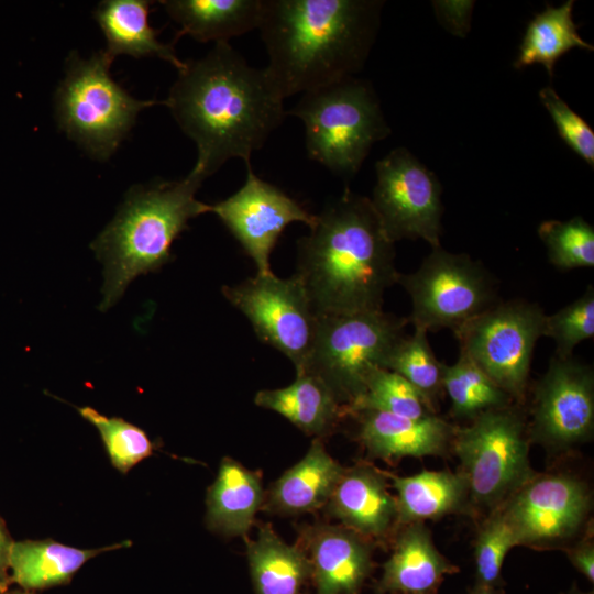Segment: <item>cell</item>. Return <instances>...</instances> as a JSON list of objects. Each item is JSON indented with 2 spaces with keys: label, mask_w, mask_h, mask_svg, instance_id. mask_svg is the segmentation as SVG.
Returning <instances> with one entry per match:
<instances>
[{
  "label": "cell",
  "mask_w": 594,
  "mask_h": 594,
  "mask_svg": "<svg viewBox=\"0 0 594 594\" xmlns=\"http://www.w3.org/2000/svg\"><path fill=\"white\" fill-rule=\"evenodd\" d=\"M167 106L183 132L197 146L191 174L205 180L227 161L251 165L282 124L286 110L264 68L251 66L229 43H215L202 57L178 70Z\"/></svg>",
  "instance_id": "obj_1"
},
{
  "label": "cell",
  "mask_w": 594,
  "mask_h": 594,
  "mask_svg": "<svg viewBox=\"0 0 594 594\" xmlns=\"http://www.w3.org/2000/svg\"><path fill=\"white\" fill-rule=\"evenodd\" d=\"M382 3L262 0L264 69L282 98L354 77L375 41Z\"/></svg>",
  "instance_id": "obj_2"
},
{
  "label": "cell",
  "mask_w": 594,
  "mask_h": 594,
  "mask_svg": "<svg viewBox=\"0 0 594 594\" xmlns=\"http://www.w3.org/2000/svg\"><path fill=\"white\" fill-rule=\"evenodd\" d=\"M317 315L382 310L397 283L394 243L370 198L350 189L316 215L297 242V271Z\"/></svg>",
  "instance_id": "obj_3"
},
{
  "label": "cell",
  "mask_w": 594,
  "mask_h": 594,
  "mask_svg": "<svg viewBox=\"0 0 594 594\" xmlns=\"http://www.w3.org/2000/svg\"><path fill=\"white\" fill-rule=\"evenodd\" d=\"M199 177L134 185L113 220L91 243L105 266L101 310L113 306L139 275L160 270L170 262L175 239L188 221L210 212L211 205L199 201Z\"/></svg>",
  "instance_id": "obj_4"
},
{
  "label": "cell",
  "mask_w": 594,
  "mask_h": 594,
  "mask_svg": "<svg viewBox=\"0 0 594 594\" xmlns=\"http://www.w3.org/2000/svg\"><path fill=\"white\" fill-rule=\"evenodd\" d=\"M288 114L304 123L308 157L345 179L359 172L373 144L389 134L374 90L355 77L304 92Z\"/></svg>",
  "instance_id": "obj_5"
},
{
  "label": "cell",
  "mask_w": 594,
  "mask_h": 594,
  "mask_svg": "<svg viewBox=\"0 0 594 594\" xmlns=\"http://www.w3.org/2000/svg\"><path fill=\"white\" fill-rule=\"evenodd\" d=\"M112 61L105 51L86 59L72 52L55 99L59 128L99 161L116 152L143 109L165 105L133 98L112 79Z\"/></svg>",
  "instance_id": "obj_6"
},
{
  "label": "cell",
  "mask_w": 594,
  "mask_h": 594,
  "mask_svg": "<svg viewBox=\"0 0 594 594\" xmlns=\"http://www.w3.org/2000/svg\"><path fill=\"white\" fill-rule=\"evenodd\" d=\"M407 323V318L383 310L318 315L312 346L301 373L322 381L346 408L363 393L371 374L384 369Z\"/></svg>",
  "instance_id": "obj_7"
},
{
  "label": "cell",
  "mask_w": 594,
  "mask_h": 594,
  "mask_svg": "<svg viewBox=\"0 0 594 594\" xmlns=\"http://www.w3.org/2000/svg\"><path fill=\"white\" fill-rule=\"evenodd\" d=\"M452 446L469 497L480 506L499 508L536 475L528 459L524 419L509 405L486 410L469 426L455 428Z\"/></svg>",
  "instance_id": "obj_8"
},
{
  "label": "cell",
  "mask_w": 594,
  "mask_h": 594,
  "mask_svg": "<svg viewBox=\"0 0 594 594\" xmlns=\"http://www.w3.org/2000/svg\"><path fill=\"white\" fill-rule=\"evenodd\" d=\"M397 283L411 299L408 322L427 332H455L496 304L493 277L481 263L441 245L432 248L416 272L399 274Z\"/></svg>",
  "instance_id": "obj_9"
},
{
  "label": "cell",
  "mask_w": 594,
  "mask_h": 594,
  "mask_svg": "<svg viewBox=\"0 0 594 594\" xmlns=\"http://www.w3.org/2000/svg\"><path fill=\"white\" fill-rule=\"evenodd\" d=\"M546 314L525 300L495 304L454 332L470 358L510 398H525L535 345Z\"/></svg>",
  "instance_id": "obj_10"
},
{
  "label": "cell",
  "mask_w": 594,
  "mask_h": 594,
  "mask_svg": "<svg viewBox=\"0 0 594 594\" xmlns=\"http://www.w3.org/2000/svg\"><path fill=\"white\" fill-rule=\"evenodd\" d=\"M222 294L248 318L260 341L289 359L296 374L304 371L318 315L296 273L286 278L274 273L256 274L232 286H223Z\"/></svg>",
  "instance_id": "obj_11"
},
{
  "label": "cell",
  "mask_w": 594,
  "mask_h": 594,
  "mask_svg": "<svg viewBox=\"0 0 594 594\" xmlns=\"http://www.w3.org/2000/svg\"><path fill=\"white\" fill-rule=\"evenodd\" d=\"M376 184L370 199L393 242L422 239L440 246L441 185L408 150L397 147L376 162Z\"/></svg>",
  "instance_id": "obj_12"
},
{
  "label": "cell",
  "mask_w": 594,
  "mask_h": 594,
  "mask_svg": "<svg viewBox=\"0 0 594 594\" xmlns=\"http://www.w3.org/2000/svg\"><path fill=\"white\" fill-rule=\"evenodd\" d=\"M210 212L216 213L253 260L258 275L273 273L270 257L287 226L302 222L311 227L316 220V215L297 200L257 177L251 165H246L242 187L211 205Z\"/></svg>",
  "instance_id": "obj_13"
},
{
  "label": "cell",
  "mask_w": 594,
  "mask_h": 594,
  "mask_svg": "<svg viewBox=\"0 0 594 594\" xmlns=\"http://www.w3.org/2000/svg\"><path fill=\"white\" fill-rule=\"evenodd\" d=\"M518 546L549 547L575 536L591 508L587 487L569 475L534 476L499 507Z\"/></svg>",
  "instance_id": "obj_14"
},
{
  "label": "cell",
  "mask_w": 594,
  "mask_h": 594,
  "mask_svg": "<svg viewBox=\"0 0 594 594\" xmlns=\"http://www.w3.org/2000/svg\"><path fill=\"white\" fill-rule=\"evenodd\" d=\"M594 429L593 369L570 356H553L535 386L532 436L554 448L588 439Z\"/></svg>",
  "instance_id": "obj_15"
},
{
  "label": "cell",
  "mask_w": 594,
  "mask_h": 594,
  "mask_svg": "<svg viewBox=\"0 0 594 594\" xmlns=\"http://www.w3.org/2000/svg\"><path fill=\"white\" fill-rule=\"evenodd\" d=\"M359 437L380 459L442 455L452 444L455 428L437 415L411 419L381 411H361Z\"/></svg>",
  "instance_id": "obj_16"
},
{
  "label": "cell",
  "mask_w": 594,
  "mask_h": 594,
  "mask_svg": "<svg viewBox=\"0 0 594 594\" xmlns=\"http://www.w3.org/2000/svg\"><path fill=\"white\" fill-rule=\"evenodd\" d=\"M328 502L329 512L360 536L381 537L397 519L396 498L366 466L344 471Z\"/></svg>",
  "instance_id": "obj_17"
},
{
  "label": "cell",
  "mask_w": 594,
  "mask_h": 594,
  "mask_svg": "<svg viewBox=\"0 0 594 594\" xmlns=\"http://www.w3.org/2000/svg\"><path fill=\"white\" fill-rule=\"evenodd\" d=\"M318 594H358L371 571L367 542L351 529H319L310 543Z\"/></svg>",
  "instance_id": "obj_18"
},
{
  "label": "cell",
  "mask_w": 594,
  "mask_h": 594,
  "mask_svg": "<svg viewBox=\"0 0 594 594\" xmlns=\"http://www.w3.org/2000/svg\"><path fill=\"white\" fill-rule=\"evenodd\" d=\"M459 569L436 548L424 522L410 524L384 564L380 590L403 594H435L447 574Z\"/></svg>",
  "instance_id": "obj_19"
},
{
  "label": "cell",
  "mask_w": 594,
  "mask_h": 594,
  "mask_svg": "<svg viewBox=\"0 0 594 594\" xmlns=\"http://www.w3.org/2000/svg\"><path fill=\"white\" fill-rule=\"evenodd\" d=\"M146 0H105L94 12L106 41V54L114 59L127 54L135 58L157 57L170 63L177 70L185 67L175 53L174 42L158 40L160 31L148 23L150 7Z\"/></svg>",
  "instance_id": "obj_20"
},
{
  "label": "cell",
  "mask_w": 594,
  "mask_h": 594,
  "mask_svg": "<svg viewBox=\"0 0 594 594\" xmlns=\"http://www.w3.org/2000/svg\"><path fill=\"white\" fill-rule=\"evenodd\" d=\"M160 3L179 25L174 40L189 35L198 42H229L258 28L262 0H164Z\"/></svg>",
  "instance_id": "obj_21"
},
{
  "label": "cell",
  "mask_w": 594,
  "mask_h": 594,
  "mask_svg": "<svg viewBox=\"0 0 594 594\" xmlns=\"http://www.w3.org/2000/svg\"><path fill=\"white\" fill-rule=\"evenodd\" d=\"M128 546L130 542L124 541L103 548L79 549L51 539L13 541L10 580L25 591L65 584L89 559Z\"/></svg>",
  "instance_id": "obj_22"
},
{
  "label": "cell",
  "mask_w": 594,
  "mask_h": 594,
  "mask_svg": "<svg viewBox=\"0 0 594 594\" xmlns=\"http://www.w3.org/2000/svg\"><path fill=\"white\" fill-rule=\"evenodd\" d=\"M344 470L314 440L306 455L272 486L268 506L284 514H300L329 501Z\"/></svg>",
  "instance_id": "obj_23"
},
{
  "label": "cell",
  "mask_w": 594,
  "mask_h": 594,
  "mask_svg": "<svg viewBox=\"0 0 594 594\" xmlns=\"http://www.w3.org/2000/svg\"><path fill=\"white\" fill-rule=\"evenodd\" d=\"M262 502L258 475L224 458L207 494L208 527L227 536H244Z\"/></svg>",
  "instance_id": "obj_24"
},
{
  "label": "cell",
  "mask_w": 594,
  "mask_h": 594,
  "mask_svg": "<svg viewBox=\"0 0 594 594\" xmlns=\"http://www.w3.org/2000/svg\"><path fill=\"white\" fill-rule=\"evenodd\" d=\"M256 406L273 410L308 435H323L345 414V408L318 377L297 374L288 386L262 389L254 397Z\"/></svg>",
  "instance_id": "obj_25"
},
{
  "label": "cell",
  "mask_w": 594,
  "mask_h": 594,
  "mask_svg": "<svg viewBox=\"0 0 594 594\" xmlns=\"http://www.w3.org/2000/svg\"><path fill=\"white\" fill-rule=\"evenodd\" d=\"M397 519L406 525L440 518L463 508L469 498L461 473L421 471L410 476H393Z\"/></svg>",
  "instance_id": "obj_26"
},
{
  "label": "cell",
  "mask_w": 594,
  "mask_h": 594,
  "mask_svg": "<svg viewBox=\"0 0 594 594\" xmlns=\"http://www.w3.org/2000/svg\"><path fill=\"white\" fill-rule=\"evenodd\" d=\"M248 560L256 594H300L311 575L309 559L267 525L248 543Z\"/></svg>",
  "instance_id": "obj_27"
},
{
  "label": "cell",
  "mask_w": 594,
  "mask_h": 594,
  "mask_svg": "<svg viewBox=\"0 0 594 594\" xmlns=\"http://www.w3.org/2000/svg\"><path fill=\"white\" fill-rule=\"evenodd\" d=\"M574 1L569 0L560 7L547 6L529 22L518 56L514 63L517 69L532 64H541L550 77L557 61L574 47L593 51L578 33L572 18Z\"/></svg>",
  "instance_id": "obj_28"
},
{
  "label": "cell",
  "mask_w": 594,
  "mask_h": 594,
  "mask_svg": "<svg viewBox=\"0 0 594 594\" xmlns=\"http://www.w3.org/2000/svg\"><path fill=\"white\" fill-rule=\"evenodd\" d=\"M442 388L455 417L474 419L480 414L509 405L510 396L470 358L460 353L451 365L442 364Z\"/></svg>",
  "instance_id": "obj_29"
},
{
  "label": "cell",
  "mask_w": 594,
  "mask_h": 594,
  "mask_svg": "<svg viewBox=\"0 0 594 594\" xmlns=\"http://www.w3.org/2000/svg\"><path fill=\"white\" fill-rule=\"evenodd\" d=\"M381 411L411 419L436 415L422 395L397 373L377 369L369 377L363 393L345 408L348 414Z\"/></svg>",
  "instance_id": "obj_30"
},
{
  "label": "cell",
  "mask_w": 594,
  "mask_h": 594,
  "mask_svg": "<svg viewBox=\"0 0 594 594\" xmlns=\"http://www.w3.org/2000/svg\"><path fill=\"white\" fill-rule=\"evenodd\" d=\"M442 364L429 345L427 331L415 329L404 334L389 352L384 369L393 371L411 384L436 413L442 388Z\"/></svg>",
  "instance_id": "obj_31"
},
{
  "label": "cell",
  "mask_w": 594,
  "mask_h": 594,
  "mask_svg": "<svg viewBox=\"0 0 594 594\" xmlns=\"http://www.w3.org/2000/svg\"><path fill=\"white\" fill-rule=\"evenodd\" d=\"M538 235L556 267L569 271L594 266V228L581 216L566 221H543Z\"/></svg>",
  "instance_id": "obj_32"
},
{
  "label": "cell",
  "mask_w": 594,
  "mask_h": 594,
  "mask_svg": "<svg viewBox=\"0 0 594 594\" xmlns=\"http://www.w3.org/2000/svg\"><path fill=\"white\" fill-rule=\"evenodd\" d=\"M77 410L96 427L112 465L122 474L153 453L154 444L140 427L120 417L105 416L89 406Z\"/></svg>",
  "instance_id": "obj_33"
},
{
  "label": "cell",
  "mask_w": 594,
  "mask_h": 594,
  "mask_svg": "<svg viewBox=\"0 0 594 594\" xmlns=\"http://www.w3.org/2000/svg\"><path fill=\"white\" fill-rule=\"evenodd\" d=\"M542 336L556 343L554 356L568 359L574 348L594 336V288L587 286L578 299L552 315H546Z\"/></svg>",
  "instance_id": "obj_34"
},
{
  "label": "cell",
  "mask_w": 594,
  "mask_h": 594,
  "mask_svg": "<svg viewBox=\"0 0 594 594\" xmlns=\"http://www.w3.org/2000/svg\"><path fill=\"white\" fill-rule=\"evenodd\" d=\"M518 546L516 534L501 508L485 521L475 541L476 586L494 588L508 551Z\"/></svg>",
  "instance_id": "obj_35"
},
{
  "label": "cell",
  "mask_w": 594,
  "mask_h": 594,
  "mask_svg": "<svg viewBox=\"0 0 594 594\" xmlns=\"http://www.w3.org/2000/svg\"><path fill=\"white\" fill-rule=\"evenodd\" d=\"M539 98L550 113L560 138L575 154L593 167L594 132L592 128L551 87L542 88L539 91Z\"/></svg>",
  "instance_id": "obj_36"
},
{
  "label": "cell",
  "mask_w": 594,
  "mask_h": 594,
  "mask_svg": "<svg viewBox=\"0 0 594 594\" xmlns=\"http://www.w3.org/2000/svg\"><path fill=\"white\" fill-rule=\"evenodd\" d=\"M474 1H432L439 23L450 33L464 37L470 30Z\"/></svg>",
  "instance_id": "obj_37"
},
{
  "label": "cell",
  "mask_w": 594,
  "mask_h": 594,
  "mask_svg": "<svg viewBox=\"0 0 594 594\" xmlns=\"http://www.w3.org/2000/svg\"><path fill=\"white\" fill-rule=\"evenodd\" d=\"M572 565L591 583L594 581V547L590 541L579 543L568 551Z\"/></svg>",
  "instance_id": "obj_38"
},
{
  "label": "cell",
  "mask_w": 594,
  "mask_h": 594,
  "mask_svg": "<svg viewBox=\"0 0 594 594\" xmlns=\"http://www.w3.org/2000/svg\"><path fill=\"white\" fill-rule=\"evenodd\" d=\"M13 540L0 517V594L4 593L10 583L9 559Z\"/></svg>",
  "instance_id": "obj_39"
},
{
  "label": "cell",
  "mask_w": 594,
  "mask_h": 594,
  "mask_svg": "<svg viewBox=\"0 0 594 594\" xmlns=\"http://www.w3.org/2000/svg\"><path fill=\"white\" fill-rule=\"evenodd\" d=\"M466 594H495L494 588L476 586Z\"/></svg>",
  "instance_id": "obj_40"
},
{
  "label": "cell",
  "mask_w": 594,
  "mask_h": 594,
  "mask_svg": "<svg viewBox=\"0 0 594 594\" xmlns=\"http://www.w3.org/2000/svg\"><path fill=\"white\" fill-rule=\"evenodd\" d=\"M1 594H33L29 591H14V592H4V593H1Z\"/></svg>",
  "instance_id": "obj_41"
},
{
  "label": "cell",
  "mask_w": 594,
  "mask_h": 594,
  "mask_svg": "<svg viewBox=\"0 0 594 594\" xmlns=\"http://www.w3.org/2000/svg\"><path fill=\"white\" fill-rule=\"evenodd\" d=\"M569 594H593V592H581L578 588H573L569 592Z\"/></svg>",
  "instance_id": "obj_42"
}]
</instances>
